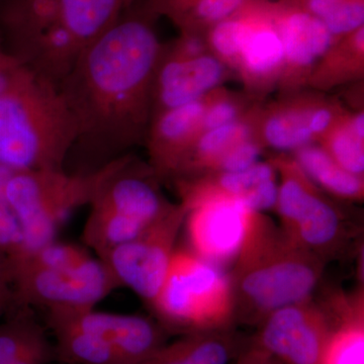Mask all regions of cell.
<instances>
[{
    "mask_svg": "<svg viewBox=\"0 0 364 364\" xmlns=\"http://www.w3.org/2000/svg\"><path fill=\"white\" fill-rule=\"evenodd\" d=\"M146 6L136 1L85 46L59 85L77 130L72 153H85L97 168L124 156L147 123L161 46Z\"/></svg>",
    "mask_w": 364,
    "mask_h": 364,
    "instance_id": "cell-1",
    "label": "cell"
},
{
    "mask_svg": "<svg viewBox=\"0 0 364 364\" xmlns=\"http://www.w3.org/2000/svg\"><path fill=\"white\" fill-rule=\"evenodd\" d=\"M234 262V320L255 326L280 308L310 299L326 263L259 214Z\"/></svg>",
    "mask_w": 364,
    "mask_h": 364,
    "instance_id": "cell-2",
    "label": "cell"
},
{
    "mask_svg": "<svg viewBox=\"0 0 364 364\" xmlns=\"http://www.w3.org/2000/svg\"><path fill=\"white\" fill-rule=\"evenodd\" d=\"M77 140L58 86L21 69L0 92V163L14 171L66 168Z\"/></svg>",
    "mask_w": 364,
    "mask_h": 364,
    "instance_id": "cell-3",
    "label": "cell"
},
{
    "mask_svg": "<svg viewBox=\"0 0 364 364\" xmlns=\"http://www.w3.org/2000/svg\"><path fill=\"white\" fill-rule=\"evenodd\" d=\"M7 260L13 308L46 313L88 310L119 287L104 262L76 244L55 240Z\"/></svg>",
    "mask_w": 364,
    "mask_h": 364,
    "instance_id": "cell-4",
    "label": "cell"
},
{
    "mask_svg": "<svg viewBox=\"0 0 364 364\" xmlns=\"http://www.w3.org/2000/svg\"><path fill=\"white\" fill-rule=\"evenodd\" d=\"M114 161L91 171L66 168L14 171L7 198L18 218L20 248L11 255L32 252L57 240V234L76 210L88 207Z\"/></svg>",
    "mask_w": 364,
    "mask_h": 364,
    "instance_id": "cell-5",
    "label": "cell"
},
{
    "mask_svg": "<svg viewBox=\"0 0 364 364\" xmlns=\"http://www.w3.org/2000/svg\"><path fill=\"white\" fill-rule=\"evenodd\" d=\"M151 306L165 330L186 335L228 329L234 321L231 280L191 251L176 250Z\"/></svg>",
    "mask_w": 364,
    "mask_h": 364,
    "instance_id": "cell-6",
    "label": "cell"
},
{
    "mask_svg": "<svg viewBox=\"0 0 364 364\" xmlns=\"http://www.w3.org/2000/svg\"><path fill=\"white\" fill-rule=\"evenodd\" d=\"M0 42L23 68L57 86L82 50L57 0H0Z\"/></svg>",
    "mask_w": 364,
    "mask_h": 364,
    "instance_id": "cell-7",
    "label": "cell"
},
{
    "mask_svg": "<svg viewBox=\"0 0 364 364\" xmlns=\"http://www.w3.org/2000/svg\"><path fill=\"white\" fill-rule=\"evenodd\" d=\"M186 215L183 205H173L136 238L100 257L117 287H128L152 305L168 272Z\"/></svg>",
    "mask_w": 364,
    "mask_h": 364,
    "instance_id": "cell-8",
    "label": "cell"
},
{
    "mask_svg": "<svg viewBox=\"0 0 364 364\" xmlns=\"http://www.w3.org/2000/svg\"><path fill=\"white\" fill-rule=\"evenodd\" d=\"M277 205L282 233L325 262L349 238L348 226L338 210L322 200L293 168H286Z\"/></svg>",
    "mask_w": 364,
    "mask_h": 364,
    "instance_id": "cell-9",
    "label": "cell"
},
{
    "mask_svg": "<svg viewBox=\"0 0 364 364\" xmlns=\"http://www.w3.org/2000/svg\"><path fill=\"white\" fill-rule=\"evenodd\" d=\"M250 345L282 364H322L336 320L312 299L270 314Z\"/></svg>",
    "mask_w": 364,
    "mask_h": 364,
    "instance_id": "cell-10",
    "label": "cell"
},
{
    "mask_svg": "<svg viewBox=\"0 0 364 364\" xmlns=\"http://www.w3.org/2000/svg\"><path fill=\"white\" fill-rule=\"evenodd\" d=\"M186 210L189 251L220 268L236 260L258 214L225 196L203 198Z\"/></svg>",
    "mask_w": 364,
    "mask_h": 364,
    "instance_id": "cell-11",
    "label": "cell"
},
{
    "mask_svg": "<svg viewBox=\"0 0 364 364\" xmlns=\"http://www.w3.org/2000/svg\"><path fill=\"white\" fill-rule=\"evenodd\" d=\"M57 313L100 337L123 364L143 363L166 343V330L141 316L102 312L95 308Z\"/></svg>",
    "mask_w": 364,
    "mask_h": 364,
    "instance_id": "cell-12",
    "label": "cell"
},
{
    "mask_svg": "<svg viewBox=\"0 0 364 364\" xmlns=\"http://www.w3.org/2000/svg\"><path fill=\"white\" fill-rule=\"evenodd\" d=\"M222 74L221 64L217 60L188 57L174 48L169 59L162 62L158 59L152 97L161 111L189 104L217 85Z\"/></svg>",
    "mask_w": 364,
    "mask_h": 364,
    "instance_id": "cell-13",
    "label": "cell"
},
{
    "mask_svg": "<svg viewBox=\"0 0 364 364\" xmlns=\"http://www.w3.org/2000/svg\"><path fill=\"white\" fill-rule=\"evenodd\" d=\"M205 114L200 100L164 109L155 119L151 136V155L160 171H177L186 155L191 135Z\"/></svg>",
    "mask_w": 364,
    "mask_h": 364,
    "instance_id": "cell-14",
    "label": "cell"
},
{
    "mask_svg": "<svg viewBox=\"0 0 364 364\" xmlns=\"http://www.w3.org/2000/svg\"><path fill=\"white\" fill-rule=\"evenodd\" d=\"M245 348L230 328L191 333L165 343L141 364H230Z\"/></svg>",
    "mask_w": 364,
    "mask_h": 364,
    "instance_id": "cell-15",
    "label": "cell"
},
{
    "mask_svg": "<svg viewBox=\"0 0 364 364\" xmlns=\"http://www.w3.org/2000/svg\"><path fill=\"white\" fill-rule=\"evenodd\" d=\"M54 345L28 309H16L0 323V364H47Z\"/></svg>",
    "mask_w": 364,
    "mask_h": 364,
    "instance_id": "cell-16",
    "label": "cell"
},
{
    "mask_svg": "<svg viewBox=\"0 0 364 364\" xmlns=\"http://www.w3.org/2000/svg\"><path fill=\"white\" fill-rule=\"evenodd\" d=\"M54 335L55 356L69 364H123L104 340L62 313H46Z\"/></svg>",
    "mask_w": 364,
    "mask_h": 364,
    "instance_id": "cell-17",
    "label": "cell"
},
{
    "mask_svg": "<svg viewBox=\"0 0 364 364\" xmlns=\"http://www.w3.org/2000/svg\"><path fill=\"white\" fill-rule=\"evenodd\" d=\"M277 33L284 56L299 66L310 65L324 54L333 36L320 18L304 11L284 14L279 21Z\"/></svg>",
    "mask_w": 364,
    "mask_h": 364,
    "instance_id": "cell-18",
    "label": "cell"
},
{
    "mask_svg": "<svg viewBox=\"0 0 364 364\" xmlns=\"http://www.w3.org/2000/svg\"><path fill=\"white\" fill-rule=\"evenodd\" d=\"M62 21L81 47L100 37L139 0H57Z\"/></svg>",
    "mask_w": 364,
    "mask_h": 364,
    "instance_id": "cell-19",
    "label": "cell"
},
{
    "mask_svg": "<svg viewBox=\"0 0 364 364\" xmlns=\"http://www.w3.org/2000/svg\"><path fill=\"white\" fill-rule=\"evenodd\" d=\"M363 294L348 296L332 309L336 327L322 364H363Z\"/></svg>",
    "mask_w": 364,
    "mask_h": 364,
    "instance_id": "cell-20",
    "label": "cell"
},
{
    "mask_svg": "<svg viewBox=\"0 0 364 364\" xmlns=\"http://www.w3.org/2000/svg\"><path fill=\"white\" fill-rule=\"evenodd\" d=\"M298 157L301 169L335 195L349 198L363 196V179L342 168L325 151L306 147L299 151Z\"/></svg>",
    "mask_w": 364,
    "mask_h": 364,
    "instance_id": "cell-21",
    "label": "cell"
},
{
    "mask_svg": "<svg viewBox=\"0 0 364 364\" xmlns=\"http://www.w3.org/2000/svg\"><path fill=\"white\" fill-rule=\"evenodd\" d=\"M241 54L249 70L257 74L273 70L284 57L279 33L267 26H252Z\"/></svg>",
    "mask_w": 364,
    "mask_h": 364,
    "instance_id": "cell-22",
    "label": "cell"
},
{
    "mask_svg": "<svg viewBox=\"0 0 364 364\" xmlns=\"http://www.w3.org/2000/svg\"><path fill=\"white\" fill-rule=\"evenodd\" d=\"M310 119L303 114L287 112L272 117L265 127L267 142L280 150L294 149L312 139Z\"/></svg>",
    "mask_w": 364,
    "mask_h": 364,
    "instance_id": "cell-23",
    "label": "cell"
},
{
    "mask_svg": "<svg viewBox=\"0 0 364 364\" xmlns=\"http://www.w3.org/2000/svg\"><path fill=\"white\" fill-rule=\"evenodd\" d=\"M248 135V129L239 124H228L219 128L208 130L198 141L196 146V161L198 163H218L223 156L235 146L244 142Z\"/></svg>",
    "mask_w": 364,
    "mask_h": 364,
    "instance_id": "cell-24",
    "label": "cell"
},
{
    "mask_svg": "<svg viewBox=\"0 0 364 364\" xmlns=\"http://www.w3.org/2000/svg\"><path fill=\"white\" fill-rule=\"evenodd\" d=\"M14 172L0 163V252L6 256L16 252L21 243L20 224L7 198V184Z\"/></svg>",
    "mask_w": 364,
    "mask_h": 364,
    "instance_id": "cell-25",
    "label": "cell"
},
{
    "mask_svg": "<svg viewBox=\"0 0 364 364\" xmlns=\"http://www.w3.org/2000/svg\"><path fill=\"white\" fill-rule=\"evenodd\" d=\"M252 25L247 21L226 18L215 26L210 35L212 44L220 54L226 57L241 54Z\"/></svg>",
    "mask_w": 364,
    "mask_h": 364,
    "instance_id": "cell-26",
    "label": "cell"
},
{
    "mask_svg": "<svg viewBox=\"0 0 364 364\" xmlns=\"http://www.w3.org/2000/svg\"><path fill=\"white\" fill-rule=\"evenodd\" d=\"M333 159L342 168L354 176H360L364 171L363 140L349 131H341L333 138Z\"/></svg>",
    "mask_w": 364,
    "mask_h": 364,
    "instance_id": "cell-27",
    "label": "cell"
},
{
    "mask_svg": "<svg viewBox=\"0 0 364 364\" xmlns=\"http://www.w3.org/2000/svg\"><path fill=\"white\" fill-rule=\"evenodd\" d=\"M322 21L332 35H342L358 30L364 21L363 0H345Z\"/></svg>",
    "mask_w": 364,
    "mask_h": 364,
    "instance_id": "cell-28",
    "label": "cell"
},
{
    "mask_svg": "<svg viewBox=\"0 0 364 364\" xmlns=\"http://www.w3.org/2000/svg\"><path fill=\"white\" fill-rule=\"evenodd\" d=\"M259 149L257 145L250 142H241L228 151L218 164L224 172L243 171L256 164Z\"/></svg>",
    "mask_w": 364,
    "mask_h": 364,
    "instance_id": "cell-29",
    "label": "cell"
},
{
    "mask_svg": "<svg viewBox=\"0 0 364 364\" xmlns=\"http://www.w3.org/2000/svg\"><path fill=\"white\" fill-rule=\"evenodd\" d=\"M14 306L13 279L6 254L0 252V313L6 314Z\"/></svg>",
    "mask_w": 364,
    "mask_h": 364,
    "instance_id": "cell-30",
    "label": "cell"
},
{
    "mask_svg": "<svg viewBox=\"0 0 364 364\" xmlns=\"http://www.w3.org/2000/svg\"><path fill=\"white\" fill-rule=\"evenodd\" d=\"M236 114V109L233 105L228 104V102H221V104L214 105L207 112L205 117L203 114L202 119L203 127L208 130H212V129L233 123Z\"/></svg>",
    "mask_w": 364,
    "mask_h": 364,
    "instance_id": "cell-31",
    "label": "cell"
},
{
    "mask_svg": "<svg viewBox=\"0 0 364 364\" xmlns=\"http://www.w3.org/2000/svg\"><path fill=\"white\" fill-rule=\"evenodd\" d=\"M23 68V67L4 49L0 42V92L6 90L14 76Z\"/></svg>",
    "mask_w": 364,
    "mask_h": 364,
    "instance_id": "cell-32",
    "label": "cell"
},
{
    "mask_svg": "<svg viewBox=\"0 0 364 364\" xmlns=\"http://www.w3.org/2000/svg\"><path fill=\"white\" fill-rule=\"evenodd\" d=\"M236 364H282L267 352L249 344L237 358Z\"/></svg>",
    "mask_w": 364,
    "mask_h": 364,
    "instance_id": "cell-33",
    "label": "cell"
},
{
    "mask_svg": "<svg viewBox=\"0 0 364 364\" xmlns=\"http://www.w3.org/2000/svg\"><path fill=\"white\" fill-rule=\"evenodd\" d=\"M345 0H306L308 13L320 18L321 21L327 18Z\"/></svg>",
    "mask_w": 364,
    "mask_h": 364,
    "instance_id": "cell-34",
    "label": "cell"
},
{
    "mask_svg": "<svg viewBox=\"0 0 364 364\" xmlns=\"http://www.w3.org/2000/svg\"><path fill=\"white\" fill-rule=\"evenodd\" d=\"M331 121V114L328 109H318L310 119V129L312 133H320L327 128Z\"/></svg>",
    "mask_w": 364,
    "mask_h": 364,
    "instance_id": "cell-35",
    "label": "cell"
},
{
    "mask_svg": "<svg viewBox=\"0 0 364 364\" xmlns=\"http://www.w3.org/2000/svg\"><path fill=\"white\" fill-rule=\"evenodd\" d=\"M364 116L363 114H359L353 123V133L354 135L358 136L360 140H363L364 136Z\"/></svg>",
    "mask_w": 364,
    "mask_h": 364,
    "instance_id": "cell-36",
    "label": "cell"
},
{
    "mask_svg": "<svg viewBox=\"0 0 364 364\" xmlns=\"http://www.w3.org/2000/svg\"><path fill=\"white\" fill-rule=\"evenodd\" d=\"M235 364H236V363H235Z\"/></svg>",
    "mask_w": 364,
    "mask_h": 364,
    "instance_id": "cell-37",
    "label": "cell"
}]
</instances>
